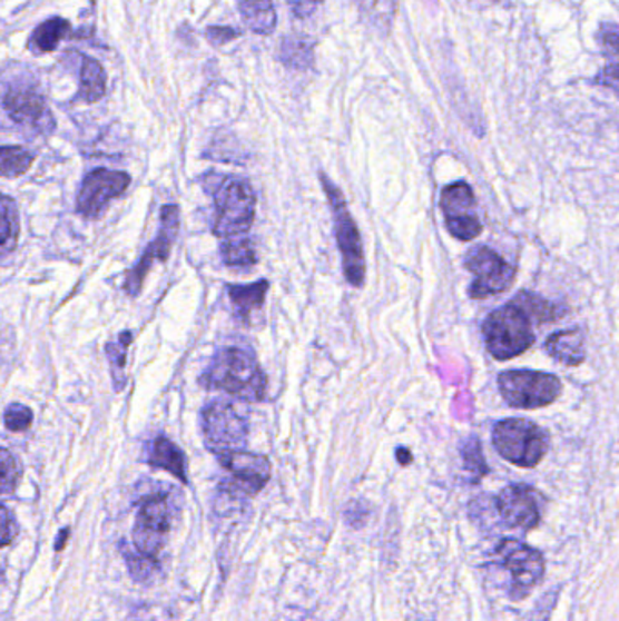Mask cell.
<instances>
[{
	"mask_svg": "<svg viewBox=\"0 0 619 621\" xmlns=\"http://www.w3.org/2000/svg\"><path fill=\"white\" fill-rule=\"evenodd\" d=\"M204 184L215 203L213 235L220 240L247 235L255 223L256 213V195L252 184L227 175H209Z\"/></svg>",
	"mask_w": 619,
	"mask_h": 621,
	"instance_id": "2",
	"label": "cell"
},
{
	"mask_svg": "<svg viewBox=\"0 0 619 621\" xmlns=\"http://www.w3.org/2000/svg\"><path fill=\"white\" fill-rule=\"evenodd\" d=\"M4 109L20 128L37 135L53 134V115L45 97L37 89L26 88V86H17V88L13 86L8 89L4 93Z\"/></svg>",
	"mask_w": 619,
	"mask_h": 621,
	"instance_id": "14",
	"label": "cell"
},
{
	"mask_svg": "<svg viewBox=\"0 0 619 621\" xmlns=\"http://www.w3.org/2000/svg\"><path fill=\"white\" fill-rule=\"evenodd\" d=\"M68 31L69 22L62 17H51V19L45 20L42 24L35 28L33 34H31V50L37 53H51L59 48Z\"/></svg>",
	"mask_w": 619,
	"mask_h": 621,
	"instance_id": "23",
	"label": "cell"
},
{
	"mask_svg": "<svg viewBox=\"0 0 619 621\" xmlns=\"http://www.w3.org/2000/svg\"><path fill=\"white\" fill-rule=\"evenodd\" d=\"M278 60L295 71L310 69L315 62V40L307 34H287L278 48Z\"/></svg>",
	"mask_w": 619,
	"mask_h": 621,
	"instance_id": "19",
	"label": "cell"
},
{
	"mask_svg": "<svg viewBox=\"0 0 619 621\" xmlns=\"http://www.w3.org/2000/svg\"><path fill=\"white\" fill-rule=\"evenodd\" d=\"M148 464L155 469H163L173 474L175 479L180 480L183 483L189 482L187 480V464L186 454L183 448L177 444H173L171 440L166 436H158L153 440L148 448Z\"/></svg>",
	"mask_w": 619,
	"mask_h": 621,
	"instance_id": "18",
	"label": "cell"
},
{
	"mask_svg": "<svg viewBox=\"0 0 619 621\" xmlns=\"http://www.w3.org/2000/svg\"><path fill=\"white\" fill-rule=\"evenodd\" d=\"M134 342V333L131 331H122L117 342L106 344V355H108L109 367H111V376H114L115 393L126 387L128 376H126V361H128V347Z\"/></svg>",
	"mask_w": 619,
	"mask_h": 621,
	"instance_id": "25",
	"label": "cell"
},
{
	"mask_svg": "<svg viewBox=\"0 0 619 621\" xmlns=\"http://www.w3.org/2000/svg\"><path fill=\"white\" fill-rule=\"evenodd\" d=\"M498 390L512 410H540L560 398L563 384L551 373L514 369L498 376Z\"/></svg>",
	"mask_w": 619,
	"mask_h": 621,
	"instance_id": "6",
	"label": "cell"
},
{
	"mask_svg": "<svg viewBox=\"0 0 619 621\" xmlns=\"http://www.w3.org/2000/svg\"><path fill=\"white\" fill-rule=\"evenodd\" d=\"M440 206L452 237L469 241L482 235L483 226L474 211L476 198L468 183H454L443 189Z\"/></svg>",
	"mask_w": 619,
	"mask_h": 621,
	"instance_id": "12",
	"label": "cell"
},
{
	"mask_svg": "<svg viewBox=\"0 0 619 621\" xmlns=\"http://www.w3.org/2000/svg\"><path fill=\"white\" fill-rule=\"evenodd\" d=\"M68 529H65V531H62V533H60V542H57V551H60V549L65 548V542H66V538H68Z\"/></svg>",
	"mask_w": 619,
	"mask_h": 621,
	"instance_id": "41",
	"label": "cell"
},
{
	"mask_svg": "<svg viewBox=\"0 0 619 621\" xmlns=\"http://www.w3.org/2000/svg\"><path fill=\"white\" fill-rule=\"evenodd\" d=\"M35 162V155L20 146H4L0 149V166H2V177H22L30 171Z\"/></svg>",
	"mask_w": 619,
	"mask_h": 621,
	"instance_id": "28",
	"label": "cell"
},
{
	"mask_svg": "<svg viewBox=\"0 0 619 621\" xmlns=\"http://www.w3.org/2000/svg\"><path fill=\"white\" fill-rule=\"evenodd\" d=\"M362 16L380 30H387L396 13V0H354Z\"/></svg>",
	"mask_w": 619,
	"mask_h": 621,
	"instance_id": "29",
	"label": "cell"
},
{
	"mask_svg": "<svg viewBox=\"0 0 619 621\" xmlns=\"http://www.w3.org/2000/svg\"><path fill=\"white\" fill-rule=\"evenodd\" d=\"M106 71L99 60L85 57L80 68V99L88 103L99 102L106 95Z\"/></svg>",
	"mask_w": 619,
	"mask_h": 621,
	"instance_id": "24",
	"label": "cell"
},
{
	"mask_svg": "<svg viewBox=\"0 0 619 621\" xmlns=\"http://www.w3.org/2000/svg\"><path fill=\"white\" fill-rule=\"evenodd\" d=\"M512 302L538 322L558 321L561 316L567 315L566 307H561L560 304H552V302L546 300V298H541L534 293H518L517 298Z\"/></svg>",
	"mask_w": 619,
	"mask_h": 621,
	"instance_id": "27",
	"label": "cell"
},
{
	"mask_svg": "<svg viewBox=\"0 0 619 621\" xmlns=\"http://www.w3.org/2000/svg\"><path fill=\"white\" fill-rule=\"evenodd\" d=\"M207 390L224 391L247 402H262L267 395V376L252 349L224 347L217 351L202 376Z\"/></svg>",
	"mask_w": 619,
	"mask_h": 621,
	"instance_id": "1",
	"label": "cell"
},
{
	"mask_svg": "<svg viewBox=\"0 0 619 621\" xmlns=\"http://www.w3.org/2000/svg\"><path fill=\"white\" fill-rule=\"evenodd\" d=\"M131 177L126 171L99 168L89 171L77 195V211L80 217L97 220L115 198L128 191Z\"/></svg>",
	"mask_w": 619,
	"mask_h": 621,
	"instance_id": "10",
	"label": "cell"
},
{
	"mask_svg": "<svg viewBox=\"0 0 619 621\" xmlns=\"http://www.w3.org/2000/svg\"><path fill=\"white\" fill-rule=\"evenodd\" d=\"M598 80L607 82V85H609V82H619V65L607 66V68L601 71Z\"/></svg>",
	"mask_w": 619,
	"mask_h": 621,
	"instance_id": "39",
	"label": "cell"
},
{
	"mask_svg": "<svg viewBox=\"0 0 619 621\" xmlns=\"http://www.w3.org/2000/svg\"><path fill=\"white\" fill-rule=\"evenodd\" d=\"M556 600H558L556 592H549L546 598H541L538 605L534 607L531 620L529 621H549L552 611H554Z\"/></svg>",
	"mask_w": 619,
	"mask_h": 621,
	"instance_id": "37",
	"label": "cell"
},
{
	"mask_svg": "<svg viewBox=\"0 0 619 621\" xmlns=\"http://www.w3.org/2000/svg\"><path fill=\"white\" fill-rule=\"evenodd\" d=\"M492 444L507 462L531 469L549 451V433L531 420L507 418L492 431Z\"/></svg>",
	"mask_w": 619,
	"mask_h": 621,
	"instance_id": "4",
	"label": "cell"
},
{
	"mask_svg": "<svg viewBox=\"0 0 619 621\" xmlns=\"http://www.w3.org/2000/svg\"><path fill=\"white\" fill-rule=\"evenodd\" d=\"M0 253L2 257H8L16 252L20 237L19 209L13 198L4 195L0 203Z\"/></svg>",
	"mask_w": 619,
	"mask_h": 621,
	"instance_id": "22",
	"label": "cell"
},
{
	"mask_svg": "<svg viewBox=\"0 0 619 621\" xmlns=\"http://www.w3.org/2000/svg\"><path fill=\"white\" fill-rule=\"evenodd\" d=\"M396 456H399V462L402 465H409L413 462V456H411L407 448L400 447L399 451H396Z\"/></svg>",
	"mask_w": 619,
	"mask_h": 621,
	"instance_id": "40",
	"label": "cell"
},
{
	"mask_svg": "<svg viewBox=\"0 0 619 621\" xmlns=\"http://www.w3.org/2000/svg\"><path fill=\"white\" fill-rule=\"evenodd\" d=\"M596 42L607 57H619V24L605 22L596 33Z\"/></svg>",
	"mask_w": 619,
	"mask_h": 621,
	"instance_id": "34",
	"label": "cell"
},
{
	"mask_svg": "<svg viewBox=\"0 0 619 621\" xmlns=\"http://www.w3.org/2000/svg\"><path fill=\"white\" fill-rule=\"evenodd\" d=\"M2 456H0V467H2V494H11L19 485L20 476H22V469H20L19 460L8 451L2 448Z\"/></svg>",
	"mask_w": 619,
	"mask_h": 621,
	"instance_id": "33",
	"label": "cell"
},
{
	"mask_svg": "<svg viewBox=\"0 0 619 621\" xmlns=\"http://www.w3.org/2000/svg\"><path fill=\"white\" fill-rule=\"evenodd\" d=\"M236 37H240V31L233 30L229 26H212L207 30V39L212 40V45L215 46L227 45Z\"/></svg>",
	"mask_w": 619,
	"mask_h": 621,
	"instance_id": "36",
	"label": "cell"
},
{
	"mask_svg": "<svg viewBox=\"0 0 619 621\" xmlns=\"http://www.w3.org/2000/svg\"><path fill=\"white\" fill-rule=\"evenodd\" d=\"M17 536L16 518L11 516L10 509L2 505V545H10Z\"/></svg>",
	"mask_w": 619,
	"mask_h": 621,
	"instance_id": "38",
	"label": "cell"
},
{
	"mask_svg": "<svg viewBox=\"0 0 619 621\" xmlns=\"http://www.w3.org/2000/svg\"><path fill=\"white\" fill-rule=\"evenodd\" d=\"M498 551L518 589L527 591L540 582L546 572V562L536 549L529 548L518 540H503Z\"/></svg>",
	"mask_w": 619,
	"mask_h": 621,
	"instance_id": "15",
	"label": "cell"
},
{
	"mask_svg": "<svg viewBox=\"0 0 619 621\" xmlns=\"http://www.w3.org/2000/svg\"><path fill=\"white\" fill-rule=\"evenodd\" d=\"M160 229H158L155 240L149 241L144 249L143 257L135 264L134 269H129L124 282V292L131 298H137L143 292L144 280L151 272L155 262H166L171 255V247L177 240L180 231V209L175 204H168L160 211Z\"/></svg>",
	"mask_w": 619,
	"mask_h": 621,
	"instance_id": "8",
	"label": "cell"
},
{
	"mask_svg": "<svg viewBox=\"0 0 619 621\" xmlns=\"http://www.w3.org/2000/svg\"><path fill=\"white\" fill-rule=\"evenodd\" d=\"M325 195L330 198L333 220H335L336 244L342 253V264H344L345 280L353 287H362L365 282V257L362 237H360L358 226L351 217L344 195L340 191L336 184L331 183L330 177L324 172L320 175Z\"/></svg>",
	"mask_w": 619,
	"mask_h": 621,
	"instance_id": "5",
	"label": "cell"
},
{
	"mask_svg": "<svg viewBox=\"0 0 619 621\" xmlns=\"http://www.w3.org/2000/svg\"><path fill=\"white\" fill-rule=\"evenodd\" d=\"M222 467L233 474L232 483H224L222 491L236 496H253L266 487L271 479V462L262 454L242 448H212Z\"/></svg>",
	"mask_w": 619,
	"mask_h": 621,
	"instance_id": "7",
	"label": "cell"
},
{
	"mask_svg": "<svg viewBox=\"0 0 619 621\" xmlns=\"http://www.w3.org/2000/svg\"><path fill=\"white\" fill-rule=\"evenodd\" d=\"M220 257L229 267H253L258 262L255 244L247 235L222 240Z\"/></svg>",
	"mask_w": 619,
	"mask_h": 621,
	"instance_id": "26",
	"label": "cell"
},
{
	"mask_svg": "<svg viewBox=\"0 0 619 621\" xmlns=\"http://www.w3.org/2000/svg\"><path fill=\"white\" fill-rule=\"evenodd\" d=\"M269 292V282L258 280L252 286H229L227 295L242 322H249L253 310L261 309Z\"/></svg>",
	"mask_w": 619,
	"mask_h": 621,
	"instance_id": "21",
	"label": "cell"
},
{
	"mask_svg": "<svg viewBox=\"0 0 619 621\" xmlns=\"http://www.w3.org/2000/svg\"><path fill=\"white\" fill-rule=\"evenodd\" d=\"M202 431L213 447L236 448L246 444L249 424L232 404L213 402L202 410Z\"/></svg>",
	"mask_w": 619,
	"mask_h": 621,
	"instance_id": "13",
	"label": "cell"
},
{
	"mask_svg": "<svg viewBox=\"0 0 619 621\" xmlns=\"http://www.w3.org/2000/svg\"><path fill=\"white\" fill-rule=\"evenodd\" d=\"M483 338L492 358L497 361L517 358L531 349V345L534 344L531 316L514 302H509L487 316L483 322Z\"/></svg>",
	"mask_w": 619,
	"mask_h": 621,
	"instance_id": "3",
	"label": "cell"
},
{
	"mask_svg": "<svg viewBox=\"0 0 619 621\" xmlns=\"http://www.w3.org/2000/svg\"><path fill=\"white\" fill-rule=\"evenodd\" d=\"M285 2L289 6L291 13L301 20L315 16L320 6L324 4V0H285Z\"/></svg>",
	"mask_w": 619,
	"mask_h": 621,
	"instance_id": "35",
	"label": "cell"
},
{
	"mask_svg": "<svg viewBox=\"0 0 619 621\" xmlns=\"http://www.w3.org/2000/svg\"><path fill=\"white\" fill-rule=\"evenodd\" d=\"M33 424V411L26 407L24 404H10L4 411V425L6 430L11 433H22V431L30 430Z\"/></svg>",
	"mask_w": 619,
	"mask_h": 621,
	"instance_id": "32",
	"label": "cell"
},
{
	"mask_svg": "<svg viewBox=\"0 0 619 621\" xmlns=\"http://www.w3.org/2000/svg\"><path fill=\"white\" fill-rule=\"evenodd\" d=\"M463 266L474 275V280L469 287L471 298H485V296L507 292L517 278V269L487 246L471 249L463 260Z\"/></svg>",
	"mask_w": 619,
	"mask_h": 621,
	"instance_id": "9",
	"label": "cell"
},
{
	"mask_svg": "<svg viewBox=\"0 0 619 621\" xmlns=\"http://www.w3.org/2000/svg\"><path fill=\"white\" fill-rule=\"evenodd\" d=\"M124 558L128 562L129 572L131 576L137 580V582H149L153 578L157 576L160 572V563H158L157 558L146 556L143 552H129L128 549H124Z\"/></svg>",
	"mask_w": 619,
	"mask_h": 621,
	"instance_id": "31",
	"label": "cell"
},
{
	"mask_svg": "<svg viewBox=\"0 0 619 621\" xmlns=\"http://www.w3.org/2000/svg\"><path fill=\"white\" fill-rule=\"evenodd\" d=\"M546 349L560 364L581 365L587 358L586 335L581 329L558 331L547 338Z\"/></svg>",
	"mask_w": 619,
	"mask_h": 621,
	"instance_id": "17",
	"label": "cell"
},
{
	"mask_svg": "<svg viewBox=\"0 0 619 621\" xmlns=\"http://www.w3.org/2000/svg\"><path fill=\"white\" fill-rule=\"evenodd\" d=\"M497 509L509 528L529 531L540 522V511L534 496L525 485H509L503 489L502 493L498 494Z\"/></svg>",
	"mask_w": 619,
	"mask_h": 621,
	"instance_id": "16",
	"label": "cell"
},
{
	"mask_svg": "<svg viewBox=\"0 0 619 621\" xmlns=\"http://www.w3.org/2000/svg\"><path fill=\"white\" fill-rule=\"evenodd\" d=\"M173 511L168 496L155 494L144 500L134 529V545L146 556L157 558L171 531Z\"/></svg>",
	"mask_w": 619,
	"mask_h": 621,
	"instance_id": "11",
	"label": "cell"
},
{
	"mask_svg": "<svg viewBox=\"0 0 619 621\" xmlns=\"http://www.w3.org/2000/svg\"><path fill=\"white\" fill-rule=\"evenodd\" d=\"M244 24L256 34H271L276 28L273 0H236Z\"/></svg>",
	"mask_w": 619,
	"mask_h": 621,
	"instance_id": "20",
	"label": "cell"
},
{
	"mask_svg": "<svg viewBox=\"0 0 619 621\" xmlns=\"http://www.w3.org/2000/svg\"><path fill=\"white\" fill-rule=\"evenodd\" d=\"M460 453H462L463 467L471 474L474 482L483 479L489 473V467L483 460L482 445H480V440L476 436L465 440L460 447Z\"/></svg>",
	"mask_w": 619,
	"mask_h": 621,
	"instance_id": "30",
	"label": "cell"
}]
</instances>
